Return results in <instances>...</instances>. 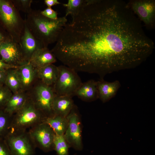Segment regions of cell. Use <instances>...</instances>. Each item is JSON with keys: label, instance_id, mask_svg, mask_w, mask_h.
<instances>
[{"label": "cell", "instance_id": "cell-16", "mask_svg": "<svg viewBox=\"0 0 155 155\" xmlns=\"http://www.w3.org/2000/svg\"><path fill=\"white\" fill-rule=\"evenodd\" d=\"M16 71L19 78L21 90L24 91L30 86L36 75L37 70L29 62L19 66Z\"/></svg>", "mask_w": 155, "mask_h": 155}, {"label": "cell", "instance_id": "cell-30", "mask_svg": "<svg viewBox=\"0 0 155 155\" xmlns=\"http://www.w3.org/2000/svg\"><path fill=\"white\" fill-rule=\"evenodd\" d=\"M18 67L14 66L4 62L0 59V71H6L11 69H16Z\"/></svg>", "mask_w": 155, "mask_h": 155}, {"label": "cell", "instance_id": "cell-11", "mask_svg": "<svg viewBox=\"0 0 155 155\" xmlns=\"http://www.w3.org/2000/svg\"><path fill=\"white\" fill-rule=\"evenodd\" d=\"M72 110L67 117L68 125L64 136L68 144L80 150L82 147L80 123L78 114Z\"/></svg>", "mask_w": 155, "mask_h": 155}, {"label": "cell", "instance_id": "cell-26", "mask_svg": "<svg viewBox=\"0 0 155 155\" xmlns=\"http://www.w3.org/2000/svg\"><path fill=\"white\" fill-rule=\"evenodd\" d=\"M12 94L5 85L0 86V109L4 108Z\"/></svg>", "mask_w": 155, "mask_h": 155}, {"label": "cell", "instance_id": "cell-25", "mask_svg": "<svg viewBox=\"0 0 155 155\" xmlns=\"http://www.w3.org/2000/svg\"><path fill=\"white\" fill-rule=\"evenodd\" d=\"M18 10L27 14L32 9L31 8L32 0H11Z\"/></svg>", "mask_w": 155, "mask_h": 155}, {"label": "cell", "instance_id": "cell-27", "mask_svg": "<svg viewBox=\"0 0 155 155\" xmlns=\"http://www.w3.org/2000/svg\"><path fill=\"white\" fill-rule=\"evenodd\" d=\"M41 12L43 16L49 18L56 20L58 18L57 12L51 7H47L44 10L41 11Z\"/></svg>", "mask_w": 155, "mask_h": 155}, {"label": "cell", "instance_id": "cell-32", "mask_svg": "<svg viewBox=\"0 0 155 155\" xmlns=\"http://www.w3.org/2000/svg\"><path fill=\"white\" fill-rule=\"evenodd\" d=\"M6 71H0V86L4 85L5 82L6 75Z\"/></svg>", "mask_w": 155, "mask_h": 155}, {"label": "cell", "instance_id": "cell-23", "mask_svg": "<svg viewBox=\"0 0 155 155\" xmlns=\"http://www.w3.org/2000/svg\"><path fill=\"white\" fill-rule=\"evenodd\" d=\"M53 148L58 155H67L68 152V144L64 135L55 134L53 142Z\"/></svg>", "mask_w": 155, "mask_h": 155}, {"label": "cell", "instance_id": "cell-1", "mask_svg": "<svg viewBox=\"0 0 155 155\" xmlns=\"http://www.w3.org/2000/svg\"><path fill=\"white\" fill-rule=\"evenodd\" d=\"M128 3L86 0L67 23L53 48L64 65L80 71L106 75L135 68L151 54L154 43Z\"/></svg>", "mask_w": 155, "mask_h": 155}, {"label": "cell", "instance_id": "cell-13", "mask_svg": "<svg viewBox=\"0 0 155 155\" xmlns=\"http://www.w3.org/2000/svg\"><path fill=\"white\" fill-rule=\"evenodd\" d=\"M56 61L55 55L48 47H43L36 50L32 55L29 61L36 69Z\"/></svg>", "mask_w": 155, "mask_h": 155}, {"label": "cell", "instance_id": "cell-8", "mask_svg": "<svg viewBox=\"0 0 155 155\" xmlns=\"http://www.w3.org/2000/svg\"><path fill=\"white\" fill-rule=\"evenodd\" d=\"M28 131L36 148L45 152L53 148L55 133L46 123L42 122L30 128Z\"/></svg>", "mask_w": 155, "mask_h": 155}, {"label": "cell", "instance_id": "cell-7", "mask_svg": "<svg viewBox=\"0 0 155 155\" xmlns=\"http://www.w3.org/2000/svg\"><path fill=\"white\" fill-rule=\"evenodd\" d=\"M34 93L30 98L36 108L46 117L53 115L52 105L56 94L53 87L41 82L35 88Z\"/></svg>", "mask_w": 155, "mask_h": 155}, {"label": "cell", "instance_id": "cell-15", "mask_svg": "<svg viewBox=\"0 0 155 155\" xmlns=\"http://www.w3.org/2000/svg\"><path fill=\"white\" fill-rule=\"evenodd\" d=\"M75 96L86 101H92L98 98L97 81L90 80L82 82Z\"/></svg>", "mask_w": 155, "mask_h": 155}, {"label": "cell", "instance_id": "cell-3", "mask_svg": "<svg viewBox=\"0 0 155 155\" xmlns=\"http://www.w3.org/2000/svg\"><path fill=\"white\" fill-rule=\"evenodd\" d=\"M25 20L11 0H0V26L11 39L20 43Z\"/></svg>", "mask_w": 155, "mask_h": 155}, {"label": "cell", "instance_id": "cell-19", "mask_svg": "<svg viewBox=\"0 0 155 155\" xmlns=\"http://www.w3.org/2000/svg\"><path fill=\"white\" fill-rule=\"evenodd\" d=\"M36 70L37 77L40 80L41 82L53 87L58 76V67L52 64Z\"/></svg>", "mask_w": 155, "mask_h": 155}, {"label": "cell", "instance_id": "cell-31", "mask_svg": "<svg viewBox=\"0 0 155 155\" xmlns=\"http://www.w3.org/2000/svg\"><path fill=\"white\" fill-rule=\"evenodd\" d=\"M44 3L49 7H51L54 5L61 3L57 0H44Z\"/></svg>", "mask_w": 155, "mask_h": 155}, {"label": "cell", "instance_id": "cell-20", "mask_svg": "<svg viewBox=\"0 0 155 155\" xmlns=\"http://www.w3.org/2000/svg\"><path fill=\"white\" fill-rule=\"evenodd\" d=\"M42 122L48 125L55 134L59 135H64L68 123L67 117L54 114L46 117Z\"/></svg>", "mask_w": 155, "mask_h": 155}, {"label": "cell", "instance_id": "cell-14", "mask_svg": "<svg viewBox=\"0 0 155 155\" xmlns=\"http://www.w3.org/2000/svg\"><path fill=\"white\" fill-rule=\"evenodd\" d=\"M97 82L98 98L103 103L108 101L114 97L121 86L120 82L117 80L109 82L102 79Z\"/></svg>", "mask_w": 155, "mask_h": 155}, {"label": "cell", "instance_id": "cell-28", "mask_svg": "<svg viewBox=\"0 0 155 155\" xmlns=\"http://www.w3.org/2000/svg\"><path fill=\"white\" fill-rule=\"evenodd\" d=\"M0 155H12L4 138H0Z\"/></svg>", "mask_w": 155, "mask_h": 155}, {"label": "cell", "instance_id": "cell-21", "mask_svg": "<svg viewBox=\"0 0 155 155\" xmlns=\"http://www.w3.org/2000/svg\"><path fill=\"white\" fill-rule=\"evenodd\" d=\"M16 69H10L7 71L5 82L4 85L10 90L13 94L22 90L20 80Z\"/></svg>", "mask_w": 155, "mask_h": 155}, {"label": "cell", "instance_id": "cell-24", "mask_svg": "<svg viewBox=\"0 0 155 155\" xmlns=\"http://www.w3.org/2000/svg\"><path fill=\"white\" fill-rule=\"evenodd\" d=\"M12 117L4 108L0 109V138H4L8 133Z\"/></svg>", "mask_w": 155, "mask_h": 155}, {"label": "cell", "instance_id": "cell-10", "mask_svg": "<svg viewBox=\"0 0 155 155\" xmlns=\"http://www.w3.org/2000/svg\"><path fill=\"white\" fill-rule=\"evenodd\" d=\"M128 3L133 13L146 26H153L155 18L154 0H135Z\"/></svg>", "mask_w": 155, "mask_h": 155}, {"label": "cell", "instance_id": "cell-9", "mask_svg": "<svg viewBox=\"0 0 155 155\" xmlns=\"http://www.w3.org/2000/svg\"><path fill=\"white\" fill-rule=\"evenodd\" d=\"M0 55V59L4 62L17 67L28 62L24 59L19 44L11 39L1 44Z\"/></svg>", "mask_w": 155, "mask_h": 155}, {"label": "cell", "instance_id": "cell-6", "mask_svg": "<svg viewBox=\"0 0 155 155\" xmlns=\"http://www.w3.org/2000/svg\"><path fill=\"white\" fill-rule=\"evenodd\" d=\"M12 155H34L36 148L28 131L9 132L4 138Z\"/></svg>", "mask_w": 155, "mask_h": 155}, {"label": "cell", "instance_id": "cell-33", "mask_svg": "<svg viewBox=\"0 0 155 155\" xmlns=\"http://www.w3.org/2000/svg\"></svg>", "mask_w": 155, "mask_h": 155}, {"label": "cell", "instance_id": "cell-29", "mask_svg": "<svg viewBox=\"0 0 155 155\" xmlns=\"http://www.w3.org/2000/svg\"><path fill=\"white\" fill-rule=\"evenodd\" d=\"M10 39L7 33L0 26V45L3 42Z\"/></svg>", "mask_w": 155, "mask_h": 155}, {"label": "cell", "instance_id": "cell-5", "mask_svg": "<svg viewBox=\"0 0 155 155\" xmlns=\"http://www.w3.org/2000/svg\"><path fill=\"white\" fill-rule=\"evenodd\" d=\"M58 67L57 79L53 87L55 94L72 97L82 82L77 72L65 65Z\"/></svg>", "mask_w": 155, "mask_h": 155}, {"label": "cell", "instance_id": "cell-18", "mask_svg": "<svg viewBox=\"0 0 155 155\" xmlns=\"http://www.w3.org/2000/svg\"><path fill=\"white\" fill-rule=\"evenodd\" d=\"M29 98L22 90L13 94L4 108L5 111L12 116L24 106Z\"/></svg>", "mask_w": 155, "mask_h": 155}, {"label": "cell", "instance_id": "cell-17", "mask_svg": "<svg viewBox=\"0 0 155 155\" xmlns=\"http://www.w3.org/2000/svg\"><path fill=\"white\" fill-rule=\"evenodd\" d=\"M73 106L72 97L56 95L52 105L53 114L67 117L73 109Z\"/></svg>", "mask_w": 155, "mask_h": 155}, {"label": "cell", "instance_id": "cell-22", "mask_svg": "<svg viewBox=\"0 0 155 155\" xmlns=\"http://www.w3.org/2000/svg\"><path fill=\"white\" fill-rule=\"evenodd\" d=\"M86 0H69L67 3H64L63 6L66 8L65 16L70 15L72 18L79 13L82 8L84 5Z\"/></svg>", "mask_w": 155, "mask_h": 155}, {"label": "cell", "instance_id": "cell-12", "mask_svg": "<svg viewBox=\"0 0 155 155\" xmlns=\"http://www.w3.org/2000/svg\"><path fill=\"white\" fill-rule=\"evenodd\" d=\"M19 44L24 59L27 62H29L32 55L36 50L44 47L42 43L33 36L25 21L24 28Z\"/></svg>", "mask_w": 155, "mask_h": 155}, {"label": "cell", "instance_id": "cell-4", "mask_svg": "<svg viewBox=\"0 0 155 155\" xmlns=\"http://www.w3.org/2000/svg\"><path fill=\"white\" fill-rule=\"evenodd\" d=\"M46 117L29 97L24 106L12 116L8 132L28 131L42 122Z\"/></svg>", "mask_w": 155, "mask_h": 155}, {"label": "cell", "instance_id": "cell-2", "mask_svg": "<svg viewBox=\"0 0 155 155\" xmlns=\"http://www.w3.org/2000/svg\"><path fill=\"white\" fill-rule=\"evenodd\" d=\"M24 20L33 36L44 47L56 42L67 21L65 16L51 19L43 16L41 11L34 9L26 14Z\"/></svg>", "mask_w": 155, "mask_h": 155}]
</instances>
